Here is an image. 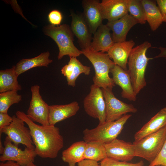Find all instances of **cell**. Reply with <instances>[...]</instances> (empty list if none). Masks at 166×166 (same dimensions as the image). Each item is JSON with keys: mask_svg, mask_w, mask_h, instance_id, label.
Returning a JSON list of instances; mask_svg holds the SVG:
<instances>
[{"mask_svg": "<svg viewBox=\"0 0 166 166\" xmlns=\"http://www.w3.org/2000/svg\"><path fill=\"white\" fill-rule=\"evenodd\" d=\"M16 115L27 125L37 155L42 158H56L64 144L59 128L50 125H38L22 111H17Z\"/></svg>", "mask_w": 166, "mask_h": 166, "instance_id": "obj_1", "label": "cell"}, {"mask_svg": "<svg viewBox=\"0 0 166 166\" xmlns=\"http://www.w3.org/2000/svg\"><path fill=\"white\" fill-rule=\"evenodd\" d=\"M151 47L150 42L145 41L133 48L128 58L127 71L136 95L146 85L145 70L149 61L152 58L148 57L146 53Z\"/></svg>", "mask_w": 166, "mask_h": 166, "instance_id": "obj_2", "label": "cell"}, {"mask_svg": "<svg viewBox=\"0 0 166 166\" xmlns=\"http://www.w3.org/2000/svg\"><path fill=\"white\" fill-rule=\"evenodd\" d=\"M81 50L94 69L95 74L93 78V84L102 88L112 89L115 85L109 73L116 65L107 53L95 51L91 49Z\"/></svg>", "mask_w": 166, "mask_h": 166, "instance_id": "obj_3", "label": "cell"}, {"mask_svg": "<svg viewBox=\"0 0 166 166\" xmlns=\"http://www.w3.org/2000/svg\"><path fill=\"white\" fill-rule=\"evenodd\" d=\"M43 30L45 35L51 38L57 44L59 49L58 59H61L65 55H68L70 58L76 57L83 54V51L74 44V35L67 25L57 26L49 25L45 26Z\"/></svg>", "mask_w": 166, "mask_h": 166, "instance_id": "obj_4", "label": "cell"}, {"mask_svg": "<svg viewBox=\"0 0 166 166\" xmlns=\"http://www.w3.org/2000/svg\"><path fill=\"white\" fill-rule=\"evenodd\" d=\"M131 116V114H126L116 121H105L93 129L86 128L83 131L84 141L86 143L97 141L104 144L111 142L117 138Z\"/></svg>", "mask_w": 166, "mask_h": 166, "instance_id": "obj_5", "label": "cell"}, {"mask_svg": "<svg viewBox=\"0 0 166 166\" xmlns=\"http://www.w3.org/2000/svg\"><path fill=\"white\" fill-rule=\"evenodd\" d=\"M166 138V125L157 132L133 143L135 156L142 158L150 162L158 156Z\"/></svg>", "mask_w": 166, "mask_h": 166, "instance_id": "obj_6", "label": "cell"}, {"mask_svg": "<svg viewBox=\"0 0 166 166\" xmlns=\"http://www.w3.org/2000/svg\"><path fill=\"white\" fill-rule=\"evenodd\" d=\"M83 106L87 114L91 117L98 119L99 124L106 121L105 103L102 89L92 85L89 93L85 98Z\"/></svg>", "mask_w": 166, "mask_h": 166, "instance_id": "obj_7", "label": "cell"}, {"mask_svg": "<svg viewBox=\"0 0 166 166\" xmlns=\"http://www.w3.org/2000/svg\"><path fill=\"white\" fill-rule=\"evenodd\" d=\"M4 145V152L0 156L1 162L12 161L22 166H26L34 163L37 155L35 148L26 147L22 150L14 144L7 136Z\"/></svg>", "mask_w": 166, "mask_h": 166, "instance_id": "obj_8", "label": "cell"}, {"mask_svg": "<svg viewBox=\"0 0 166 166\" xmlns=\"http://www.w3.org/2000/svg\"><path fill=\"white\" fill-rule=\"evenodd\" d=\"M101 89L105 103L106 121H116L128 113L137 112V109L132 105L127 104L117 99L112 89Z\"/></svg>", "mask_w": 166, "mask_h": 166, "instance_id": "obj_9", "label": "cell"}, {"mask_svg": "<svg viewBox=\"0 0 166 166\" xmlns=\"http://www.w3.org/2000/svg\"><path fill=\"white\" fill-rule=\"evenodd\" d=\"M12 117L13 121L10 124L0 130V137L4 133L17 146L22 144L26 147L35 148L30 130L25 126V122L16 115Z\"/></svg>", "mask_w": 166, "mask_h": 166, "instance_id": "obj_10", "label": "cell"}, {"mask_svg": "<svg viewBox=\"0 0 166 166\" xmlns=\"http://www.w3.org/2000/svg\"><path fill=\"white\" fill-rule=\"evenodd\" d=\"M40 86L32 85L30 88L32 96L26 114L34 122L43 125H49V105L42 99L40 93Z\"/></svg>", "mask_w": 166, "mask_h": 166, "instance_id": "obj_11", "label": "cell"}, {"mask_svg": "<svg viewBox=\"0 0 166 166\" xmlns=\"http://www.w3.org/2000/svg\"><path fill=\"white\" fill-rule=\"evenodd\" d=\"M70 16L72 22L70 27L74 35L77 38L82 50L91 49L92 34L83 14L72 12Z\"/></svg>", "mask_w": 166, "mask_h": 166, "instance_id": "obj_12", "label": "cell"}, {"mask_svg": "<svg viewBox=\"0 0 166 166\" xmlns=\"http://www.w3.org/2000/svg\"><path fill=\"white\" fill-rule=\"evenodd\" d=\"M104 144L108 157L127 162L135 156L134 146L131 142L117 138Z\"/></svg>", "mask_w": 166, "mask_h": 166, "instance_id": "obj_13", "label": "cell"}, {"mask_svg": "<svg viewBox=\"0 0 166 166\" xmlns=\"http://www.w3.org/2000/svg\"><path fill=\"white\" fill-rule=\"evenodd\" d=\"M128 0H102L99 7L104 19L117 20L128 13Z\"/></svg>", "mask_w": 166, "mask_h": 166, "instance_id": "obj_14", "label": "cell"}, {"mask_svg": "<svg viewBox=\"0 0 166 166\" xmlns=\"http://www.w3.org/2000/svg\"><path fill=\"white\" fill-rule=\"evenodd\" d=\"M110 72L115 85L120 86L122 89L121 96L130 101H135L136 99L130 77L127 70H124L120 66L115 65Z\"/></svg>", "mask_w": 166, "mask_h": 166, "instance_id": "obj_15", "label": "cell"}, {"mask_svg": "<svg viewBox=\"0 0 166 166\" xmlns=\"http://www.w3.org/2000/svg\"><path fill=\"white\" fill-rule=\"evenodd\" d=\"M138 23L137 21L128 13L117 20L108 21L106 25L112 32V37L115 43L126 41L129 30Z\"/></svg>", "mask_w": 166, "mask_h": 166, "instance_id": "obj_16", "label": "cell"}, {"mask_svg": "<svg viewBox=\"0 0 166 166\" xmlns=\"http://www.w3.org/2000/svg\"><path fill=\"white\" fill-rule=\"evenodd\" d=\"M135 44L132 39L114 43L107 52V54L116 65L127 70V65L130 53Z\"/></svg>", "mask_w": 166, "mask_h": 166, "instance_id": "obj_17", "label": "cell"}, {"mask_svg": "<svg viewBox=\"0 0 166 166\" xmlns=\"http://www.w3.org/2000/svg\"><path fill=\"white\" fill-rule=\"evenodd\" d=\"M100 2L98 0H84L82 2L84 9L83 15L93 34L102 24L103 20L99 7Z\"/></svg>", "mask_w": 166, "mask_h": 166, "instance_id": "obj_18", "label": "cell"}, {"mask_svg": "<svg viewBox=\"0 0 166 166\" xmlns=\"http://www.w3.org/2000/svg\"><path fill=\"white\" fill-rule=\"evenodd\" d=\"M79 108L78 103L75 101L67 104L49 105V125L55 126L57 123L74 116Z\"/></svg>", "mask_w": 166, "mask_h": 166, "instance_id": "obj_19", "label": "cell"}, {"mask_svg": "<svg viewBox=\"0 0 166 166\" xmlns=\"http://www.w3.org/2000/svg\"><path fill=\"white\" fill-rule=\"evenodd\" d=\"M91 67L83 65L76 57L70 58L67 64L63 67L61 73L66 77L68 85L74 87L78 77L81 73L89 75L90 72Z\"/></svg>", "mask_w": 166, "mask_h": 166, "instance_id": "obj_20", "label": "cell"}, {"mask_svg": "<svg viewBox=\"0 0 166 166\" xmlns=\"http://www.w3.org/2000/svg\"><path fill=\"white\" fill-rule=\"evenodd\" d=\"M165 125L166 107L161 109L136 132L134 136L135 141L157 132Z\"/></svg>", "mask_w": 166, "mask_h": 166, "instance_id": "obj_21", "label": "cell"}, {"mask_svg": "<svg viewBox=\"0 0 166 166\" xmlns=\"http://www.w3.org/2000/svg\"><path fill=\"white\" fill-rule=\"evenodd\" d=\"M106 24H102L93 34L91 49L96 52H108L114 43Z\"/></svg>", "mask_w": 166, "mask_h": 166, "instance_id": "obj_22", "label": "cell"}, {"mask_svg": "<svg viewBox=\"0 0 166 166\" xmlns=\"http://www.w3.org/2000/svg\"><path fill=\"white\" fill-rule=\"evenodd\" d=\"M50 53L47 51L31 58H23L15 65L16 71L18 76L20 75L32 68L37 67H48L53 60L49 59Z\"/></svg>", "mask_w": 166, "mask_h": 166, "instance_id": "obj_23", "label": "cell"}, {"mask_svg": "<svg viewBox=\"0 0 166 166\" xmlns=\"http://www.w3.org/2000/svg\"><path fill=\"white\" fill-rule=\"evenodd\" d=\"M144 11L146 21L152 30L155 31L162 24L163 18L156 1L141 0Z\"/></svg>", "mask_w": 166, "mask_h": 166, "instance_id": "obj_24", "label": "cell"}, {"mask_svg": "<svg viewBox=\"0 0 166 166\" xmlns=\"http://www.w3.org/2000/svg\"><path fill=\"white\" fill-rule=\"evenodd\" d=\"M86 143L84 141L73 143L62 152L61 159L68 166H75L77 163L84 159V155Z\"/></svg>", "mask_w": 166, "mask_h": 166, "instance_id": "obj_25", "label": "cell"}, {"mask_svg": "<svg viewBox=\"0 0 166 166\" xmlns=\"http://www.w3.org/2000/svg\"><path fill=\"white\" fill-rule=\"evenodd\" d=\"M18 76L15 65L9 69L0 70V93L8 91H17L22 89L18 81Z\"/></svg>", "mask_w": 166, "mask_h": 166, "instance_id": "obj_26", "label": "cell"}, {"mask_svg": "<svg viewBox=\"0 0 166 166\" xmlns=\"http://www.w3.org/2000/svg\"><path fill=\"white\" fill-rule=\"evenodd\" d=\"M108 157L104 144L97 141L86 143L84 155V159L96 161H102Z\"/></svg>", "mask_w": 166, "mask_h": 166, "instance_id": "obj_27", "label": "cell"}, {"mask_svg": "<svg viewBox=\"0 0 166 166\" xmlns=\"http://www.w3.org/2000/svg\"><path fill=\"white\" fill-rule=\"evenodd\" d=\"M22 100L21 95L14 91L0 93V113H8L10 107L13 105L19 103Z\"/></svg>", "mask_w": 166, "mask_h": 166, "instance_id": "obj_28", "label": "cell"}, {"mask_svg": "<svg viewBox=\"0 0 166 166\" xmlns=\"http://www.w3.org/2000/svg\"><path fill=\"white\" fill-rule=\"evenodd\" d=\"M128 11L138 23L145 24V12L141 0H128Z\"/></svg>", "mask_w": 166, "mask_h": 166, "instance_id": "obj_29", "label": "cell"}, {"mask_svg": "<svg viewBox=\"0 0 166 166\" xmlns=\"http://www.w3.org/2000/svg\"><path fill=\"white\" fill-rule=\"evenodd\" d=\"M144 164L142 160L136 163H132L107 157L101 161L100 166H143Z\"/></svg>", "mask_w": 166, "mask_h": 166, "instance_id": "obj_30", "label": "cell"}, {"mask_svg": "<svg viewBox=\"0 0 166 166\" xmlns=\"http://www.w3.org/2000/svg\"><path fill=\"white\" fill-rule=\"evenodd\" d=\"M160 165L166 166V138L159 155L148 166Z\"/></svg>", "mask_w": 166, "mask_h": 166, "instance_id": "obj_31", "label": "cell"}, {"mask_svg": "<svg viewBox=\"0 0 166 166\" xmlns=\"http://www.w3.org/2000/svg\"><path fill=\"white\" fill-rule=\"evenodd\" d=\"M48 18L51 25L57 26L60 25L63 19V16L59 11L53 10L49 13Z\"/></svg>", "mask_w": 166, "mask_h": 166, "instance_id": "obj_32", "label": "cell"}, {"mask_svg": "<svg viewBox=\"0 0 166 166\" xmlns=\"http://www.w3.org/2000/svg\"><path fill=\"white\" fill-rule=\"evenodd\" d=\"M12 121V117L8 113H0V130L10 125Z\"/></svg>", "mask_w": 166, "mask_h": 166, "instance_id": "obj_33", "label": "cell"}, {"mask_svg": "<svg viewBox=\"0 0 166 166\" xmlns=\"http://www.w3.org/2000/svg\"><path fill=\"white\" fill-rule=\"evenodd\" d=\"M156 1L162 15L163 22L166 23V0Z\"/></svg>", "mask_w": 166, "mask_h": 166, "instance_id": "obj_34", "label": "cell"}, {"mask_svg": "<svg viewBox=\"0 0 166 166\" xmlns=\"http://www.w3.org/2000/svg\"><path fill=\"white\" fill-rule=\"evenodd\" d=\"M78 166H100L97 161L85 159L78 163Z\"/></svg>", "mask_w": 166, "mask_h": 166, "instance_id": "obj_35", "label": "cell"}, {"mask_svg": "<svg viewBox=\"0 0 166 166\" xmlns=\"http://www.w3.org/2000/svg\"><path fill=\"white\" fill-rule=\"evenodd\" d=\"M0 166H22L17 163L12 161H7L5 162H1ZM26 166H37L34 163Z\"/></svg>", "mask_w": 166, "mask_h": 166, "instance_id": "obj_36", "label": "cell"}, {"mask_svg": "<svg viewBox=\"0 0 166 166\" xmlns=\"http://www.w3.org/2000/svg\"><path fill=\"white\" fill-rule=\"evenodd\" d=\"M156 48L159 49L160 52L159 55L156 56L154 58L163 57L166 58V48L160 47Z\"/></svg>", "mask_w": 166, "mask_h": 166, "instance_id": "obj_37", "label": "cell"}, {"mask_svg": "<svg viewBox=\"0 0 166 166\" xmlns=\"http://www.w3.org/2000/svg\"><path fill=\"white\" fill-rule=\"evenodd\" d=\"M4 150V147L2 145L1 138H0V154L1 155L2 154Z\"/></svg>", "mask_w": 166, "mask_h": 166, "instance_id": "obj_38", "label": "cell"}, {"mask_svg": "<svg viewBox=\"0 0 166 166\" xmlns=\"http://www.w3.org/2000/svg\"><path fill=\"white\" fill-rule=\"evenodd\" d=\"M161 166V165H156V166Z\"/></svg>", "mask_w": 166, "mask_h": 166, "instance_id": "obj_39", "label": "cell"}, {"mask_svg": "<svg viewBox=\"0 0 166 166\" xmlns=\"http://www.w3.org/2000/svg\"><path fill=\"white\" fill-rule=\"evenodd\" d=\"M161 166H163V165H161Z\"/></svg>", "mask_w": 166, "mask_h": 166, "instance_id": "obj_40", "label": "cell"}]
</instances>
